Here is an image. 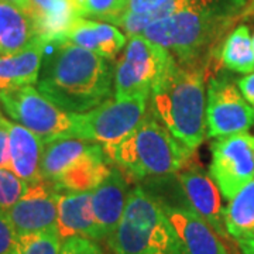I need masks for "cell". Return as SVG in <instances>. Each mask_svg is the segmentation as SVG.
Returning a JSON list of instances; mask_svg holds the SVG:
<instances>
[{
    "label": "cell",
    "instance_id": "6da1fadb",
    "mask_svg": "<svg viewBox=\"0 0 254 254\" xmlns=\"http://www.w3.org/2000/svg\"><path fill=\"white\" fill-rule=\"evenodd\" d=\"M37 89L58 108L85 113L115 95L109 60L65 41H47Z\"/></svg>",
    "mask_w": 254,
    "mask_h": 254
},
{
    "label": "cell",
    "instance_id": "5b68a950",
    "mask_svg": "<svg viewBox=\"0 0 254 254\" xmlns=\"http://www.w3.org/2000/svg\"><path fill=\"white\" fill-rule=\"evenodd\" d=\"M108 245L115 254H181L161 203L138 187L130 190L123 216L108 237Z\"/></svg>",
    "mask_w": 254,
    "mask_h": 254
},
{
    "label": "cell",
    "instance_id": "ffe728a7",
    "mask_svg": "<svg viewBox=\"0 0 254 254\" xmlns=\"http://www.w3.org/2000/svg\"><path fill=\"white\" fill-rule=\"evenodd\" d=\"M190 0H128L126 10L110 24L122 27L128 37L143 34L151 23L185 9Z\"/></svg>",
    "mask_w": 254,
    "mask_h": 254
},
{
    "label": "cell",
    "instance_id": "836d02e7",
    "mask_svg": "<svg viewBox=\"0 0 254 254\" xmlns=\"http://www.w3.org/2000/svg\"><path fill=\"white\" fill-rule=\"evenodd\" d=\"M9 1H11L13 4L18 6L20 9L26 10L27 13H30V7H31V3H30V0H9Z\"/></svg>",
    "mask_w": 254,
    "mask_h": 254
},
{
    "label": "cell",
    "instance_id": "f1b7e54d",
    "mask_svg": "<svg viewBox=\"0 0 254 254\" xmlns=\"http://www.w3.org/2000/svg\"><path fill=\"white\" fill-rule=\"evenodd\" d=\"M17 242V235L6 213L0 212V254H11Z\"/></svg>",
    "mask_w": 254,
    "mask_h": 254
},
{
    "label": "cell",
    "instance_id": "83f0119b",
    "mask_svg": "<svg viewBox=\"0 0 254 254\" xmlns=\"http://www.w3.org/2000/svg\"><path fill=\"white\" fill-rule=\"evenodd\" d=\"M60 254H105V252L95 240L71 237L64 240Z\"/></svg>",
    "mask_w": 254,
    "mask_h": 254
},
{
    "label": "cell",
    "instance_id": "7a4b0ae2",
    "mask_svg": "<svg viewBox=\"0 0 254 254\" xmlns=\"http://www.w3.org/2000/svg\"><path fill=\"white\" fill-rule=\"evenodd\" d=\"M151 112L171 134L190 150L206 136L205 69L173 60L150 93Z\"/></svg>",
    "mask_w": 254,
    "mask_h": 254
},
{
    "label": "cell",
    "instance_id": "d4e9b609",
    "mask_svg": "<svg viewBox=\"0 0 254 254\" xmlns=\"http://www.w3.org/2000/svg\"><path fill=\"white\" fill-rule=\"evenodd\" d=\"M63 240L58 230H46L17 236V242L11 254H60Z\"/></svg>",
    "mask_w": 254,
    "mask_h": 254
},
{
    "label": "cell",
    "instance_id": "9c48e42d",
    "mask_svg": "<svg viewBox=\"0 0 254 254\" xmlns=\"http://www.w3.org/2000/svg\"><path fill=\"white\" fill-rule=\"evenodd\" d=\"M150 96L138 95L128 99H109L85 113H73V136L102 144L120 143L143 120Z\"/></svg>",
    "mask_w": 254,
    "mask_h": 254
},
{
    "label": "cell",
    "instance_id": "e0dca14e",
    "mask_svg": "<svg viewBox=\"0 0 254 254\" xmlns=\"http://www.w3.org/2000/svg\"><path fill=\"white\" fill-rule=\"evenodd\" d=\"M58 41L71 43L106 60H113L126 46L127 37L113 24L78 17Z\"/></svg>",
    "mask_w": 254,
    "mask_h": 254
},
{
    "label": "cell",
    "instance_id": "7402d4cb",
    "mask_svg": "<svg viewBox=\"0 0 254 254\" xmlns=\"http://www.w3.org/2000/svg\"><path fill=\"white\" fill-rule=\"evenodd\" d=\"M34 21L26 10L0 0V55L13 54L36 40Z\"/></svg>",
    "mask_w": 254,
    "mask_h": 254
},
{
    "label": "cell",
    "instance_id": "4fadbf2b",
    "mask_svg": "<svg viewBox=\"0 0 254 254\" xmlns=\"http://www.w3.org/2000/svg\"><path fill=\"white\" fill-rule=\"evenodd\" d=\"M185 200L198 216L203 219L212 229L223 237L230 239L227 235L225 223V206L222 203L220 190L203 168L199 165H188L185 170L177 174Z\"/></svg>",
    "mask_w": 254,
    "mask_h": 254
},
{
    "label": "cell",
    "instance_id": "d590c367",
    "mask_svg": "<svg viewBox=\"0 0 254 254\" xmlns=\"http://www.w3.org/2000/svg\"><path fill=\"white\" fill-rule=\"evenodd\" d=\"M253 48H254V36H253Z\"/></svg>",
    "mask_w": 254,
    "mask_h": 254
},
{
    "label": "cell",
    "instance_id": "e575fe53",
    "mask_svg": "<svg viewBox=\"0 0 254 254\" xmlns=\"http://www.w3.org/2000/svg\"><path fill=\"white\" fill-rule=\"evenodd\" d=\"M227 3L233 7V9H236L237 6H243L247 3V0H226Z\"/></svg>",
    "mask_w": 254,
    "mask_h": 254
},
{
    "label": "cell",
    "instance_id": "9a60e30c",
    "mask_svg": "<svg viewBox=\"0 0 254 254\" xmlns=\"http://www.w3.org/2000/svg\"><path fill=\"white\" fill-rule=\"evenodd\" d=\"M57 230L63 242L71 237L105 240L92 210V190L60 192Z\"/></svg>",
    "mask_w": 254,
    "mask_h": 254
},
{
    "label": "cell",
    "instance_id": "7c38bea8",
    "mask_svg": "<svg viewBox=\"0 0 254 254\" xmlns=\"http://www.w3.org/2000/svg\"><path fill=\"white\" fill-rule=\"evenodd\" d=\"M60 190L50 182L28 184L26 193L6 212L16 235L57 229Z\"/></svg>",
    "mask_w": 254,
    "mask_h": 254
},
{
    "label": "cell",
    "instance_id": "52a82bcc",
    "mask_svg": "<svg viewBox=\"0 0 254 254\" xmlns=\"http://www.w3.org/2000/svg\"><path fill=\"white\" fill-rule=\"evenodd\" d=\"M174 57L168 50L143 34L128 37L126 50L115 68V99L150 96L154 85L168 69Z\"/></svg>",
    "mask_w": 254,
    "mask_h": 254
},
{
    "label": "cell",
    "instance_id": "8fae6325",
    "mask_svg": "<svg viewBox=\"0 0 254 254\" xmlns=\"http://www.w3.org/2000/svg\"><path fill=\"white\" fill-rule=\"evenodd\" d=\"M254 125V109L236 83L226 78H212L206 100L209 137H223L247 131Z\"/></svg>",
    "mask_w": 254,
    "mask_h": 254
},
{
    "label": "cell",
    "instance_id": "277c9868",
    "mask_svg": "<svg viewBox=\"0 0 254 254\" xmlns=\"http://www.w3.org/2000/svg\"><path fill=\"white\" fill-rule=\"evenodd\" d=\"M227 3L218 0H190L185 9L151 23L143 36L168 50L175 61L200 65V60L219 34L226 30Z\"/></svg>",
    "mask_w": 254,
    "mask_h": 254
},
{
    "label": "cell",
    "instance_id": "ba28073f",
    "mask_svg": "<svg viewBox=\"0 0 254 254\" xmlns=\"http://www.w3.org/2000/svg\"><path fill=\"white\" fill-rule=\"evenodd\" d=\"M0 105L17 125L43 141L73 136V113L58 108L33 85L0 92Z\"/></svg>",
    "mask_w": 254,
    "mask_h": 254
},
{
    "label": "cell",
    "instance_id": "5bb4252c",
    "mask_svg": "<svg viewBox=\"0 0 254 254\" xmlns=\"http://www.w3.org/2000/svg\"><path fill=\"white\" fill-rule=\"evenodd\" d=\"M173 226L181 254H232L226 239L218 235L210 225L187 205H174L160 200Z\"/></svg>",
    "mask_w": 254,
    "mask_h": 254
},
{
    "label": "cell",
    "instance_id": "1f68e13d",
    "mask_svg": "<svg viewBox=\"0 0 254 254\" xmlns=\"http://www.w3.org/2000/svg\"><path fill=\"white\" fill-rule=\"evenodd\" d=\"M237 246L242 254H254V236L242 242H237Z\"/></svg>",
    "mask_w": 254,
    "mask_h": 254
},
{
    "label": "cell",
    "instance_id": "44dd1931",
    "mask_svg": "<svg viewBox=\"0 0 254 254\" xmlns=\"http://www.w3.org/2000/svg\"><path fill=\"white\" fill-rule=\"evenodd\" d=\"M30 16L34 21L37 37L46 41H58L81 17L72 0H30Z\"/></svg>",
    "mask_w": 254,
    "mask_h": 254
},
{
    "label": "cell",
    "instance_id": "cb8c5ba5",
    "mask_svg": "<svg viewBox=\"0 0 254 254\" xmlns=\"http://www.w3.org/2000/svg\"><path fill=\"white\" fill-rule=\"evenodd\" d=\"M220 61L227 69L239 73L254 72V48L253 37L247 26L236 27L225 40Z\"/></svg>",
    "mask_w": 254,
    "mask_h": 254
},
{
    "label": "cell",
    "instance_id": "30bf717a",
    "mask_svg": "<svg viewBox=\"0 0 254 254\" xmlns=\"http://www.w3.org/2000/svg\"><path fill=\"white\" fill-rule=\"evenodd\" d=\"M209 174L225 199L230 200L254 178V136L242 131L218 137L212 144Z\"/></svg>",
    "mask_w": 254,
    "mask_h": 254
},
{
    "label": "cell",
    "instance_id": "d6a6232c",
    "mask_svg": "<svg viewBox=\"0 0 254 254\" xmlns=\"http://www.w3.org/2000/svg\"><path fill=\"white\" fill-rule=\"evenodd\" d=\"M242 17L243 18L254 17V0H247L245 11L242 13Z\"/></svg>",
    "mask_w": 254,
    "mask_h": 254
},
{
    "label": "cell",
    "instance_id": "f546056e",
    "mask_svg": "<svg viewBox=\"0 0 254 254\" xmlns=\"http://www.w3.org/2000/svg\"><path fill=\"white\" fill-rule=\"evenodd\" d=\"M10 123L0 113V168H10Z\"/></svg>",
    "mask_w": 254,
    "mask_h": 254
},
{
    "label": "cell",
    "instance_id": "4316f807",
    "mask_svg": "<svg viewBox=\"0 0 254 254\" xmlns=\"http://www.w3.org/2000/svg\"><path fill=\"white\" fill-rule=\"evenodd\" d=\"M27 188V182L11 168H0V212L6 213L26 193Z\"/></svg>",
    "mask_w": 254,
    "mask_h": 254
},
{
    "label": "cell",
    "instance_id": "603a6c76",
    "mask_svg": "<svg viewBox=\"0 0 254 254\" xmlns=\"http://www.w3.org/2000/svg\"><path fill=\"white\" fill-rule=\"evenodd\" d=\"M225 223L227 235L236 243L254 236V178L229 200Z\"/></svg>",
    "mask_w": 254,
    "mask_h": 254
},
{
    "label": "cell",
    "instance_id": "2e32d148",
    "mask_svg": "<svg viewBox=\"0 0 254 254\" xmlns=\"http://www.w3.org/2000/svg\"><path fill=\"white\" fill-rule=\"evenodd\" d=\"M130 190L127 178L118 167L92 190V210L105 240L120 223Z\"/></svg>",
    "mask_w": 254,
    "mask_h": 254
},
{
    "label": "cell",
    "instance_id": "4dcf8cb0",
    "mask_svg": "<svg viewBox=\"0 0 254 254\" xmlns=\"http://www.w3.org/2000/svg\"><path fill=\"white\" fill-rule=\"evenodd\" d=\"M237 86L245 96V99L249 102V105L254 109V72L246 75L237 82Z\"/></svg>",
    "mask_w": 254,
    "mask_h": 254
},
{
    "label": "cell",
    "instance_id": "3957f363",
    "mask_svg": "<svg viewBox=\"0 0 254 254\" xmlns=\"http://www.w3.org/2000/svg\"><path fill=\"white\" fill-rule=\"evenodd\" d=\"M103 148L110 161L136 181L178 174L192 164L193 155L153 112L120 143Z\"/></svg>",
    "mask_w": 254,
    "mask_h": 254
},
{
    "label": "cell",
    "instance_id": "ac0fdd59",
    "mask_svg": "<svg viewBox=\"0 0 254 254\" xmlns=\"http://www.w3.org/2000/svg\"><path fill=\"white\" fill-rule=\"evenodd\" d=\"M46 47V40L36 37L17 53L0 55V92L37 83Z\"/></svg>",
    "mask_w": 254,
    "mask_h": 254
},
{
    "label": "cell",
    "instance_id": "8992f818",
    "mask_svg": "<svg viewBox=\"0 0 254 254\" xmlns=\"http://www.w3.org/2000/svg\"><path fill=\"white\" fill-rule=\"evenodd\" d=\"M108 155L103 145L61 137L44 143L41 155V178L60 192H89L109 175Z\"/></svg>",
    "mask_w": 254,
    "mask_h": 254
},
{
    "label": "cell",
    "instance_id": "484cf974",
    "mask_svg": "<svg viewBox=\"0 0 254 254\" xmlns=\"http://www.w3.org/2000/svg\"><path fill=\"white\" fill-rule=\"evenodd\" d=\"M81 17H95L112 23L127 7L128 0H72Z\"/></svg>",
    "mask_w": 254,
    "mask_h": 254
},
{
    "label": "cell",
    "instance_id": "d6986e66",
    "mask_svg": "<svg viewBox=\"0 0 254 254\" xmlns=\"http://www.w3.org/2000/svg\"><path fill=\"white\" fill-rule=\"evenodd\" d=\"M44 141L17 123H10V168L27 184L43 181L41 155Z\"/></svg>",
    "mask_w": 254,
    "mask_h": 254
}]
</instances>
